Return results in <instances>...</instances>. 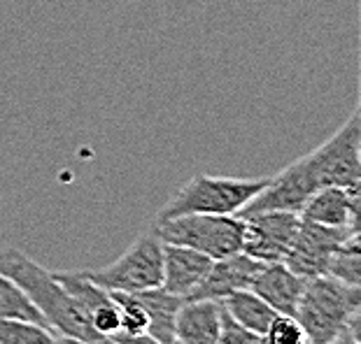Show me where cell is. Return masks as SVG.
I'll list each match as a JSON object with an SVG mask.
<instances>
[{"mask_svg":"<svg viewBox=\"0 0 361 344\" xmlns=\"http://www.w3.org/2000/svg\"><path fill=\"white\" fill-rule=\"evenodd\" d=\"M0 272L10 277L26 293V298L40 312V317L54 335H63V338H75L91 344L107 342L91 328L87 314L75 302V298L68 293V288L54 277V272L44 270L24 251L12 247L0 251Z\"/></svg>","mask_w":361,"mask_h":344,"instance_id":"obj_1","label":"cell"},{"mask_svg":"<svg viewBox=\"0 0 361 344\" xmlns=\"http://www.w3.org/2000/svg\"><path fill=\"white\" fill-rule=\"evenodd\" d=\"M294 317L310 344H329L345 333L359 335L361 288L343 284L331 274L308 279Z\"/></svg>","mask_w":361,"mask_h":344,"instance_id":"obj_2","label":"cell"},{"mask_svg":"<svg viewBox=\"0 0 361 344\" xmlns=\"http://www.w3.org/2000/svg\"><path fill=\"white\" fill-rule=\"evenodd\" d=\"M268 177H217L196 174L182 184L154 221H166L182 214H238L261 189Z\"/></svg>","mask_w":361,"mask_h":344,"instance_id":"obj_3","label":"cell"},{"mask_svg":"<svg viewBox=\"0 0 361 344\" xmlns=\"http://www.w3.org/2000/svg\"><path fill=\"white\" fill-rule=\"evenodd\" d=\"M152 231L164 244H178L217 261L243 247V219L235 214H182L154 221Z\"/></svg>","mask_w":361,"mask_h":344,"instance_id":"obj_4","label":"cell"},{"mask_svg":"<svg viewBox=\"0 0 361 344\" xmlns=\"http://www.w3.org/2000/svg\"><path fill=\"white\" fill-rule=\"evenodd\" d=\"M80 272L105 291L140 293L157 288L161 286V272H164V242L157 238L154 231H147L114 263Z\"/></svg>","mask_w":361,"mask_h":344,"instance_id":"obj_5","label":"cell"},{"mask_svg":"<svg viewBox=\"0 0 361 344\" xmlns=\"http://www.w3.org/2000/svg\"><path fill=\"white\" fill-rule=\"evenodd\" d=\"M319 179V186H359L361 184V107L357 105L348 121L305 154Z\"/></svg>","mask_w":361,"mask_h":344,"instance_id":"obj_6","label":"cell"},{"mask_svg":"<svg viewBox=\"0 0 361 344\" xmlns=\"http://www.w3.org/2000/svg\"><path fill=\"white\" fill-rule=\"evenodd\" d=\"M357 231L359 228H331L301 219L294 242H291L282 263L303 279L322 277V274H326L336 249L348 240V235Z\"/></svg>","mask_w":361,"mask_h":344,"instance_id":"obj_7","label":"cell"},{"mask_svg":"<svg viewBox=\"0 0 361 344\" xmlns=\"http://www.w3.org/2000/svg\"><path fill=\"white\" fill-rule=\"evenodd\" d=\"M301 217L296 212H257L243 217L240 251L259 263H282L294 242Z\"/></svg>","mask_w":361,"mask_h":344,"instance_id":"obj_8","label":"cell"},{"mask_svg":"<svg viewBox=\"0 0 361 344\" xmlns=\"http://www.w3.org/2000/svg\"><path fill=\"white\" fill-rule=\"evenodd\" d=\"M54 277L68 288V293L75 298V302H78L84 314H87L91 328H94L101 338L110 340L119 333V310L105 288L96 286L94 281L84 277L80 270L54 272Z\"/></svg>","mask_w":361,"mask_h":344,"instance_id":"obj_9","label":"cell"},{"mask_svg":"<svg viewBox=\"0 0 361 344\" xmlns=\"http://www.w3.org/2000/svg\"><path fill=\"white\" fill-rule=\"evenodd\" d=\"M261 265L264 263L255 261L243 251L226 258H217L187 300H224L226 295L240 291V288H250V281Z\"/></svg>","mask_w":361,"mask_h":344,"instance_id":"obj_10","label":"cell"},{"mask_svg":"<svg viewBox=\"0 0 361 344\" xmlns=\"http://www.w3.org/2000/svg\"><path fill=\"white\" fill-rule=\"evenodd\" d=\"M298 217L331 228H359V186H324L314 191Z\"/></svg>","mask_w":361,"mask_h":344,"instance_id":"obj_11","label":"cell"},{"mask_svg":"<svg viewBox=\"0 0 361 344\" xmlns=\"http://www.w3.org/2000/svg\"><path fill=\"white\" fill-rule=\"evenodd\" d=\"M305 284H308V279L298 277L284 263H264L252 277L250 291H255L278 314L294 317Z\"/></svg>","mask_w":361,"mask_h":344,"instance_id":"obj_12","label":"cell"},{"mask_svg":"<svg viewBox=\"0 0 361 344\" xmlns=\"http://www.w3.org/2000/svg\"><path fill=\"white\" fill-rule=\"evenodd\" d=\"M212 265V258L189 247L164 244V272H161V288L180 298H187L196 291Z\"/></svg>","mask_w":361,"mask_h":344,"instance_id":"obj_13","label":"cell"},{"mask_svg":"<svg viewBox=\"0 0 361 344\" xmlns=\"http://www.w3.org/2000/svg\"><path fill=\"white\" fill-rule=\"evenodd\" d=\"M221 314L219 300H184L175 314V344H217Z\"/></svg>","mask_w":361,"mask_h":344,"instance_id":"obj_14","label":"cell"},{"mask_svg":"<svg viewBox=\"0 0 361 344\" xmlns=\"http://www.w3.org/2000/svg\"><path fill=\"white\" fill-rule=\"evenodd\" d=\"M135 298L140 300L145 312H147V319H149L147 335H152V338L159 340L161 344H175V314H178L184 298L168 293L166 288H161V286L135 293Z\"/></svg>","mask_w":361,"mask_h":344,"instance_id":"obj_15","label":"cell"},{"mask_svg":"<svg viewBox=\"0 0 361 344\" xmlns=\"http://www.w3.org/2000/svg\"><path fill=\"white\" fill-rule=\"evenodd\" d=\"M219 302L233 321H238V324L245 326L247 331L261 335V338H264L266 328L271 326V321L278 317V312H275L271 305H266L255 291H250V288H240V291L226 295L224 300H219Z\"/></svg>","mask_w":361,"mask_h":344,"instance_id":"obj_16","label":"cell"},{"mask_svg":"<svg viewBox=\"0 0 361 344\" xmlns=\"http://www.w3.org/2000/svg\"><path fill=\"white\" fill-rule=\"evenodd\" d=\"M326 274H331L334 279L343 281L348 286H361V240L359 231L348 235L341 247L336 249L331 256Z\"/></svg>","mask_w":361,"mask_h":344,"instance_id":"obj_17","label":"cell"},{"mask_svg":"<svg viewBox=\"0 0 361 344\" xmlns=\"http://www.w3.org/2000/svg\"><path fill=\"white\" fill-rule=\"evenodd\" d=\"M0 319H26L47 326L40 317V312L26 298V293L10 277H5L3 272H0Z\"/></svg>","mask_w":361,"mask_h":344,"instance_id":"obj_18","label":"cell"},{"mask_svg":"<svg viewBox=\"0 0 361 344\" xmlns=\"http://www.w3.org/2000/svg\"><path fill=\"white\" fill-rule=\"evenodd\" d=\"M47 326L26 319H0V344H54Z\"/></svg>","mask_w":361,"mask_h":344,"instance_id":"obj_19","label":"cell"},{"mask_svg":"<svg viewBox=\"0 0 361 344\" xmlns=\"http://www.w3.org/2000/svg\"><path fill=\"white\" fill-rule=\"evenodd\" d=\"M264 340L268 344H310L308 335H305L303 326L298 324L296 317H289V314H278L271 326L266 328L264 333Z\"/></svg>","mask_w":361,"mask_h":344,"instance_id":"obj_20","label":"cell"},{"mask_svg":"<svg viewBox=\"0 0 361 344\" xmlns=\"http://www.w3.org/2000/svg\"><path fill=\"white\" fill-rule=\"evenodd\" d=\"M261 335L247 331L245 326H240L238 321H233L231 317L221 314V326H219V338L217 344H259Z\"/></svg>","mask_w":361,"mask_h":344,"instance_id":"obj_21","label":"cell"},{"mask_svg":"<svg viewBox=\"0 0 361 344\" xmlns=\"http://www.w3.org/2000/svg\"><path fill=\"white\" fill-rule=\"evenodd\" d=\"M329 344H359V335H352V333H345L341 338H336L334 342Z\"/></svg>","mask_w":361,"mask_h":344,"instance_id":"obj_22","label":"cell"},{"mask_svg":"<svg viewBox=\"0 0 361 344\" xmlns=\"http://www.w3.org/2000/svg\"><path fill=\"white\" fill-rule=\"evenodd\" d=\"M54 344H91V342H82V340H75V338H63V335H56V338H54ZM105 344H114V342L107 340Z\"/></svg>","mask_w":361,"mask_h":344,"instance_id":"obj_23","label":"cell"},{"mask_svg":"<svg viewBox=\"0 0 361 344\" xmlns=\"http://www.w3.org/2000/svg\"><path fill=\"white\" fill-rule=\"evenodd\" d=\"M56 3H63V0H56Z\"/></svg>","mask_w":361,"mask_h":344,"instance_id":"obj_24","label":"cell"}]
</instances>
